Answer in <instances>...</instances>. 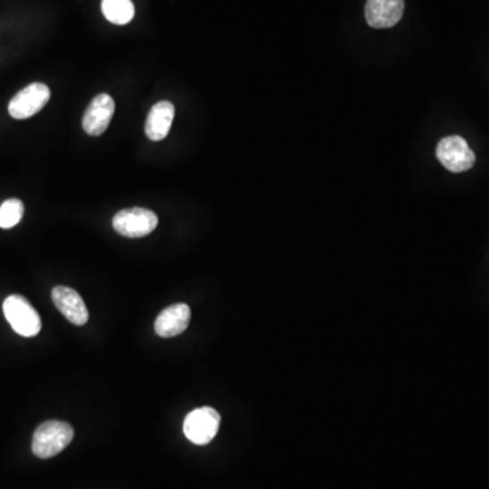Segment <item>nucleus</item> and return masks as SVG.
I'll return each mask as SVG.
<instances>
[{
    "instance_id": "obj_2",
    "label": "nucleus",
    "mask_w": 489,
    "mask_h": 489,
    "mask_svg": "<svg viewBox=\"0 0 489 489\" xmlns=\"http://www.w3.org/2000/svg\"><path fill=\"white\" fill-rule=\"evenodd\" d=\"M4 313L12 329L23 337H33L41 330V319L22 295H10L4 303Z\"/></svg>"
},
{
    "instance_id": "obj_5",
    "label": "nucleus",
    "mask_w": 489,
    "mask_h": 489,
    "mask_svg": "<svg viewBox=\"0 0 489 489\" xmlns=\"http://www.w3.org/2000/svg\"><path fill=\"white\" fill-rule=\"evenodd\" d=\"M439 162L452 173H464L473 168L476 155L461 137H447L436 147Z\"/></svg>"
},
{
    "instance_id": "obj_8",
    "label": "nucleus",
    "mask_w": 489,
    "mask_h": 489,
    "mask_svg": "<svg viewBox=\"0 0 489 489\" xmlns=\"http://www.w3.org/2000/svg\"><path fill=\"white\" fill-rule=\"evenodd\" d=\"M404 6V0H367V23L376 29L392 28L402 20Z\"/></svg>"
},
{
    "instance_id": "obj_12",
    "label": "nucleus",
    "mask_w": 489,
    "mask_h": 489,
    "mask_svg": "<svg viewBox=\"0 0 489 489\" xmlns=\"http://www.w3.org/2000/svg\"><path fill=\"white\" fill-rule=\"evenodd\" d=\"M103 14L114 25H127L134 20L135 6L132 0H103Z\"/></svg>"
},
{
    "instance_id": "obj_7",
    "label": "nucleus",
    "mask_w": 489,
    "mask_h": 489,
    "mask_svg": "<svg viewBox=\"0 0 489 489\" xmlns=\"http://www.w3.org/2000/svg\"><path fill=\"white\" fill-rule=\"evenodd\" d=\"M114 114V101L109 95L93 98L83 114L82 126L86 134L100 137L108 129Z\"/></svg>"
},
{
    "instance_id": "obj_11",
    "label": "nucleus",
    "mask_w": 489,
    "mask_h": 489,
    "mask_svg": "<svg viewBox=\"0 0 489 489\" xmlns=\"http://www.w3.org/2000/svg\"><path fill=\"white\" fill-rule=\"evenodd\" d=\"M174 114H176L174 105L169 101L155 104L148 112L147 120H145V131L148 139L153 142H161L165 139L170 132Z\"/></svg>"
},
{
    "instance_id": "obj_10",
    "label": "nucleus",
    "mask_w": 489,
    "mask_h": 489,
    "mask_svg": "<svg viewBox=\"0 0 489 489\" xmlns=\"http://www.w3.org/2000/svg\"><path fill=\"white\" fill-rule=\"evenodd\" d=\"M191 321L188 304L176 303L166 308L155 321V332L163 339H170L186 332Z\"/></svg>"
},
{
    "instance_id": "obj_13",
    "label": "nucleus",
    "mask_w": 489,
    "mask_h": 489,
    "mask_svg": "<svg viewBox=\"0 0 489 489\" xmlns=\"http://www.w3.org/2000/svg\"><path fill=\"white\" fill-rule=\"evenodd\" d=\"M23 203L20 199H9L0 205V228H12L21 222L23 217Z\"/></svg>"
},
{
    "instance_id": "obj_4",
    "label": "nucleus",
    "mask_w": 489,
    "mask_h": 489,
    "mask_svg": "<svg viewBox=\"0 0 489 489\" xmlns=\"http://www.w3.org/2000/svg\"><path fill=\"white\" fill-rule=\"evenodd\" d=\"M220 415L213 408L204 407L188 413L182 430L192 443L204 446L210 443L220 431Z\"/></svg>"
},
{
    "instance_id": "obj_3",
    "label": "nucleus",
    "mask_w": 489,
    "mask_h": 489,
    "mask_svg": "<svg viewBox=\"0 0 489 489\" xmlns=\"http://www.w3.org/2000/svg\"><path fill=\"white\" fill-rule=\"evenodd\" d=\"M157 213L147 208L134 207L120 211L114 215L113 228L128 238H142L157 228Z\"/></svg>"
},
{
    "instance_id": "obj_1",
    "label": "nucleus",
    "mask_w": 489,
    "mask_h": 489,
    "mask_svg": "<svg viewBox=\"0 0 489 489\" xmlns=\"http://www.w3.org/2000/svg\"><path fill=\"white\" fill-rule=\"evenodd\" d=\"M74 439V428L66 421L49 420L40 424L33 435L36 457L48 460L63 452Z\"/></svg>"
},
{
    "instance_id": "obj_9",
    "label": "nucleus",
    "mask_w": 489,
    "mask_h": 489,
    "mask_svg": "<svg viewBox=\"0 0 489 489\" xmlns=\"http://www.w3.org/2000/svg\"><path fill=\"white\" fill-rule=\"evenodd\" d=\"M52 301L57 311L63 314L70 322L82 327L88 321V311L82 296L70 287L57 286L52 290Z\"/></svg>"
},
{
    "instance_id": "obj_6",
    "label": "nucleus",
    "mask_w": 489,
    "mask_h": 489,
    "mask_svg": "<svg viewBox=\"0 0 489 489\" xmlns=\"http://www.w3.org/2000/svg\"><path fill=\"white\" fill-rule=\"evenodd\" d=\"M49 98H51V90L44 83L36 82L26 86L10 101V116L15 120L30 119L43 111L44 106L49 103Z\"/></svg>"
}]
</instances>
